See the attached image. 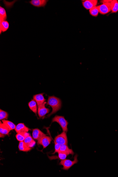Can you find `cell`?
<instances>
[{
    "instance_id": "6da1fadb",
    "label": "cell",
    "mask_w": 118,
    "mask_h": 177,
    "mask_svg": "<svg viewBox=\"0 0 118 177\" xmlns=\"http://www.w3.org/2000/svg\"><path fill=\"white\" fill-rule=\"evenodd\" d=\"M47 105H50L52 108L51 113L48 114L47 117H49L52 115L54 114L60 110L62 107V101L60 99L54 96H48Z\"/></svg>"
},
{
    "instance_id": "7a4b0ae2",
    "label": "cell",
    "mask_w": 118,
    "mask_h": 177,
    "mask_svg": "<svg viewBox=\"0 0 118 177\" xmlns=\"http://www.w3.org/2000/svg\"><path fill=\"white\" fill-rule=\"evenodd\" d=\"M56 122L58 123L62 129L63 132L67 133L68 131V122L64 116L56 115L52 120V123Z\"/></svg>"
},
{
    "instance_id": "3957f363",
    "label": "cell",
    "mask_w": 118,
    "mask_h": 177,
    "mask_svg": "<svg viewBox=\"0 0 118 177\" xmlns=\"http://www.w3.org/2000/svg\"><path fill=\"white\" fill-rule=\"evenodd\" d=\"M78 155L76 154L74 157V160L72 161L69 160H61L59 164L63 166L62 169L64 170H68L76 164L77 163L78 160L77 158Z\"/></svg>"
},
{
    "instance_id": "277c9868",
    "label": "cell",
    "mask_w": 118,
    "mask_h": 177,
    "mask_svg": "<svg viewBox=\"0 0 118 177\" xmlns=\"http://www.w3.org/2000/svg\"><path fill=\"white\" fill-rule=\"evenodd\" d=\"M54 142L60 144V145H68V141L67 133L63 132L62 133L56 137L54 138Z\"/></svg>"
},
{
    "instance_id": "5b68a950",
    "label": "cell",
    "mask_w": 118,
    "mask_h": 177,
    "mask_svg": "<svg viewBox=\"0 0 118 177\" xmlns=\"http://www.w3.org/2000/svg\"><path fill=\"white\" fill-rule=\"evenodd\" d=\"M98 7L100 14L103 15L108 14L111 11L110 3H103Z\"/></svg>"
},
{
    "instance_id": "8992f818",
    "label": "cell",
    "mask_w": 118,
    "mask_h": 177,
    "mask_svg": "<svg viewBox=\"0 0 118 177\" xmlns=\"http://www.w3.org/2000/svg\"><path fill=\"white\" fill-rule=\"evenodd\" d=\"M46 102H45L43 104L38 106V114L40 118L44 117L47 113H49L50 109L45 107Z\"/></svg>"
},
{
    "instance_id": "52a82bcc",
    "label": "cell",
    "mask_w": 118,
    "mask_h": 177,
    "mask_svg": "<svg viewBox=\"0 0 118 177\" xmlns=\"http://www.w3.org/2000/svg\"><path fill=\"white\" fill-rule=\"evenodd\" d=\"M98 1L97 0H86L82 1L84 8L86 10H90L94 7L97 6Z\"/></svg>"
},
{
    "instance_id": "ba28073f",
    "label": "cell",
    "mask_w": 118,
    "mask_h": 177,
    "mask_svg": "<svg viewBox=\"0 0 118 177\" xmlns=\"http://www.w3.org/2000/svg\"><path fill=\"white\" fill-rule=\"evenodd\" d=\"M48 0H31L29 1L31 5L36 8L45 7L48 2Z\"/></svg>"
},
{
    "instance_id": "9c48e42d",
    "label": "cell",
    "mask_w": 118,
    "mask_h": 177,
    "mask_svg": "<svg viewBox=\"0 0 118 177\" xmlns=\"http://www.w3.org/2000/svg\"><path fill=\"white\" fill-rule=\"evenodd\" d=\"M51 141L50 137L46 135L38 141V144L42 145L43 148H45L50 144Z\"/></svg>"
},
{
    "instance_id": "30bf717a",
    "label": "cell",
    "mask_w": 118,
    "mask_h": 177,
    "mask_svg": "<svg viewBox=\"0 0 118 177\" xmlns=\"http://www.w3.org/2000/svg\"><path fill=\"white\" fill-rule=\"evenodd\" d=\"M46 135L45 134L37 128L33 129L32 137H33L34 139L38 141L43 137L45 136Z\"/></svg>"
},
{
    "instance_id": "8fae6325",
    "label": "cell",
    "mask_w": 118,
    "mask_h": 177,
    "mask_svg": "<svg viewBox=\"0 0 118 177\" xmlns=\"http://www.w3.org/2000/svg\"><path fill=\"white\" fill-rule=\"evenodd\" d=\"M15 130L17 133L20 132H28L29 131H31V129L26 127L23 123H19L16 126Z\"/></svg>"
},
{
    "instance_id": "7c38bea8",
    "label": "cell",
    "mask_w": 118,
    "mask_h": 177,
    "mask_svg": "<svg viewBox=\"0 0 118 177\" xmlns=\"http://www.w3.org/2000/svg\"><path fill=\"white\" fill-rule=\"evenodd\" d=\"M44 93H43L35 94V95H33V99L36 101L38 106L40 105L43 104L44 102H45L46 99L44 97Z\"/></svg>"
},
{
    "instance_id": "4fadbf2b",
    "label": "cell",
    "mask_w": 118,
    "mask_h": 177,
    "mask_svg": "<svg viewBox=\"0 0 118 177\" xmlns=\"http://www.w3.org/2000/svg\"><path fill=\"white\" fill-rule=\"evenodd\" d=\"M9 28V23L7 20L0 21V34L7 31Z\"/></svg>"
},
{
    "instance_id": "5bb4252c",
    "label": "cell",
    "mask_w": 118,
    "mask_h": 177,
    "mask_svg": "<svg viewBox=\"0 0 118 177\" xmlns=\"http://www.w3.org/2000/svg\"><path fill=\"white\" fill-rule=\"evenodd\" d=\"M59 152L66 153L68 155L69 154H72V155L73 156L74 154L73 150L69 148L68 145H66L60 146V151Z\"/></svg>"
},
{
    "instance_id": "9a60e30c",
    "label": "cell",
    "mask_w": 118,
    "mask_h": 177,
    "mask_svg": "<svg viewBox=\"0 0 118 177\" xmlns=\"http://www.w3.org/2000/svg\"><path fill=\"white\" fill-rule=\"evenodd\" d=\"M29 106L30 109L32 111L35 115H37L38 106L37 103L34 100H32L29 103Z\"/></svg>"
},
{
    "instance_id": "2e32d148",
    "label": "cell",
    "mask_w": 118,
    "mask_h": 177,
    "mask_svg": "<svg viewBox=\"0 0 118 177\" xmlns=\"http://www.w3.org/2000/svg\"><path fill=\"white\" fill-rule=\"evenodd\" d=\"M19 149L20 151L27 152L30 151L32 148L28 147L24 141H22L19 143Z\"/></svg>"
},
{
    "instance_id": "e0dca14e",
    "label": "cell",
    "mask_w": 118,
    "mask_h": 177,
    "mask_svg": "<svg viewBox=\"0 0 118 177\" xmlns=\"http://www.w3.org/2000/svg\"><path fill=\"white\" fill-rule=\"evenodd\" d=\"M30 135V134L28 132H20L17 133L16 135V138L19 141H24L26 138Z\"/></svg>"
},
{
    "instance_id": "ac0fdd59",
    "label": "cell",
    "mask_w": 118,
    "mask_h": 177,
    "mask_svg": "<svg viewBox=\"0 0 118 177\" xmlns=\"http://www.w3.org/2000/svg\"><path fill=\"white\" fill-rule=\"evenodd\" d=\"M24 141L27 144V145L30 148L33 147L36 144L34 140L33 139V137L31 136L30 135L26 138Z\"/></svg>"
},
{
    "instance_id": "d6986e66",
    "label": "cell",
    "mask_w": 118,
    "mask_h": 177,
    "mask_svg": "<svg viewBox=\"0 0 118 177\" xmlns=\"http://www.w3.org/2000/svg\"><path fill=\"white\" fill-rule=\"evenodd\" d=\"M10 131L4 123L0 122V133L5 135H9Z\"/></svg>"
},
{
    "instance_id": "ffe728a7",
    "label": "cell",
    "mask_w": 118,
    "mask_h": 177,
    "mask_svg": "<svg viewBox=\"0 0 118 177\" xmlns=\"http://www.w3.org/2000/svg\"><path fill=\"white\" fill-rule=\"evenodd\" d=\"M2 123L6 126L10 131L15 129L16 126L13 122L5 119L2 120Z\"/></svg>"
},
{
    "instance_id": "44dd1931",
    "label": "cell",
    "mask_w": 118,
    "mask_h": 177,
    "mask_svg": "<svg viewBox=\"0 0 118 177\" xmlns=\"http://www.w3.org/2000/svg\"><path fill=\"white\" fill-rule=\"evenodd\" d=\"M7 19V15L5 9L0 7V21L6 20Z\"/></svg>"
},
{
    "instance_id": "7402d4cb",
    "label": "cell",
    "mask_w": 118,
    "mask_h": 177,
    "mask_svg": "<svg viewBox=\"0 0 118 177\" xmlns=\"http://www.w3.org/2000/svg\"><path fill=\"white\" fill-rule=\"evenodd\" d=\"M58 153V156H52L51 157H49V158L51 160H53V159H59L60 160H63L66 159L67 156H68L66 153L61 152H59Z\"/></svg>"
},
{
    "instance_id": "603a6c76",
    "label": "cell",
    "mask_w": 118,
    "mask_h": 177,
    "mask_svg": "<svg viewBox=\"0 0 118 177\" xmlns=\"http://www.w3.org/2000/svg\"><path fill=\"white\" fill-rule=\"evenodd\" d=\"M111 8L112 12L117 13L118 11V1L117 0H113L110 3Z\"/></svg>"
},
{
    "instance_id": "cb8c5ba5",
    "label": "cell",
    "mask_w": 118,
    "mask_h": 177,
    "mask_svg": "<svg viewBox=\"0 0 118 177\" xmlns=\"http://www.w3.org/2000/svg\"><path fill=\"white\" fill-rule=\"evenodd\" d=\"M89 12L91 15L95 17H97L99 13L98 6L93 7L89 10Z\"/></svg>"
},
{
    "instance_id": "d4e9b609",
    "label": "cell",
    "mask_w": 118,
    "mask_h": 177,
    "mask_svg": "<svg viewBox=\"0 0 118 177\" xmlns=\"http://www.w3.org/2000/svg\"><path fill=\"white\" fill-rule=\"evenodd\" d=\"M8 113L7 112L1 109L0 110V120L8 119Z\"/></svg>"
},
{
    "instance_id": "484cf974",
    "label": "cell",
    "mask_w": 118,
    "mask_h": 177,
    "mask_svg": "<svg viewBox=\"0 0 118 177\" xmlns=\"http://www.w3.org/2000/svg\"><path fill=\"white\" fill-rule=\"evenodd\" d=\"M54 143V148H55V150L54 153H52V154H54L56 153H58L60 151V144L57 143L55 142Z\"/></svg>"
},
{
    "instance_id": "4316f807",
    "label": "cell",
    "mask_w": 118,
    "mask_h": 177,
    "mask_svg": "<svg viewBox=\"0 0 118 177\" xmlns=\"http://www.w3.org/2000/svg\"><path fill=\"white\" fill-rule=\"evenodd\" d=\"M112 1L111 0H104V1H101L103 3H111Z\"/></svg>"
},
{
    "instance_id": "83f0119b",
    "label": "cell",
    "mask_w": 118,
    "mask_h": 177,
    "mask_svg": "<svg viewBox=\"0 0 118 177\" xmlns=\"http://www.w3.org/2000/svg\"><path fill=\"white\" fill-rule=\"evenodd\" d=\"M1 135V136H0V137H1V138H4V137H5V135H3V134H1V135Z\"/></svg>"
}]
</instances>
